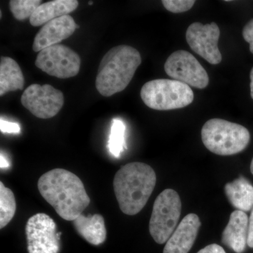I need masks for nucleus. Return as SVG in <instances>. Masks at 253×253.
<instances>
[{
  "mask_svg": "<svg viewBox=\"0 0 253 253\" xmlns=\"http://www.w3.org/2000/svg\"><path fill=\"white\" fill-rule=\"evenodd\" d=\"M194 0H163L162 4L168 11L174 14L185 12L194 6Z\"/></svg>",
  "mask_w": 253,
  "mask_h": 253,
  "instance_id": "obj_22",
  "label": "nucleus"
},
{
  "mask_svg": "<svg viewBox=\"0 0 253 253\" xmlns=\"http://www.w3.org/2000/svg\"><path fill=\"white\" fill-rule=\"evenodd\" d=\"M14 193L0 182V228L3 229L11 221L16 212Z\"/></svg>",
  "mask_w": 253,
  "mask_h": 253,
  "instance_id": "obj_19",
  "label": "nucleus"
},
{
  "mask_svg": "<svg viewBox=\"0 0 253 253\" xmlns=\"http://www.w3.org/2000/svg\"><path fill=\"white\" fill-rule=\"evenodd\" d=\"M78 28H80L79 25H77V26H76V29H78Z\"/></svg>",
  "mask_w": 253,
  "mask_h": 253,
  "instance_id": "obj_31",
  "label": "nucleus"
},
{
  "mask_svg": "<svg viewBox=\"0 0 253 253\" xmlns=\"http://www.w3.org/2000/svg\"><path fill=\"white\" fill-rule=\"evenodd\" d=\"M220 31L217 23L204 25L195 22L190 25L186 33V39L191 49L212 65L220 63L222 56L218 41Z\"/></svg>",
  "mask_w": 253,
  "mask_h": 253,
  "instance_id": "obj_11",
  "label": "nucleus"
},
{
  "mask_svg": "<svg viewBox=\"0 0 253 253\" xmlns=\"http://www.w3.org/2000/svg\"><path fill=\"white\" fill-rule=\"evenodd\" d=\"M81 65L79 55L68 46L60 44L42 50L36 60L37 67L60 79L77 76Z\"/></svg>",
  "mask_w": 253,
  "mask_h": 253,
  "instance_id": "obj_7",
  "label": "nucleus"
},
{
  "mask_svg": "<svg viewBox=\"0 0 253 253\" xmlns=\"http://www.w3.org/2000/svg\"><path fill=\"white\" fill-rule=\"evenodd\" d=\"M88 4H89V5H92L93 4V1H89V2H88Z\"/></svg>",
  "mask_w": 253,
  "mask_h": 253,
  "instance_id": "obj_30",
  "label": "nucleus"
},
{
  "mask_svg": "<svg viewBox=\"0 0 253 253\" xmlns=\"http://www.w3.org/2000/svg\"><path fill=\"white\" fill-rule=\"evenodd\" d=\"M197 253H226V252L220 246L214 244L206 246Z\"/></svg>",
  "mask_w": 253,
  "mask_h": 253,
  "instance_id": "obj_25",
  "label": "nucleus"
},
{
  "mask_svg": "<svg viewBox=\"0 0 253 253\" xmlns=\"http://www.w3.org/2000/svg\"><path fill=\"white\" fill-rule=\"evenodd\" d=\"M224 192L229 203L237 211L249 212L253 208V186L241 176L224 186Z\"/></svg>",
  "mask_w": 253,
  "mask_h": 253,
  "instance_id": "obj_17",
  "label": "nucleus"
},
{
  "mask_svg": "<svg viewBox=\"0 0 253 253\" xmlns=\"http://www.w3.org/2000/svg\"><path fill=\"white\" fill-rule=\"evenodd\" d=\"M40 193L65 220L74 221L90 204L83 181L74 173L56 168L44 173L38 182Z\"/></svg>",
  "mask_w": 253,
  "mask_h": 253,
  "instance_id": "obj_1",
  "label": "nucleus"
},
{
  "mask_svg": "<svg viewBox=\"0 0 253 253\" xmlns=\"http://www.w3.org/2000/svg\"><path fill=\"white\" fill-rule=\"evenodd\" d=\"M76 24L70 15L55 18L42 26L35 38L33 49L36 52L59 42L72 36L76 30Z\"/></svg>",
  "mask_w": 253,
  "mask_h": 253,
  "instance_id": "obj_12",
  "label": "nucleus"
},
{
  "mask_svg": "<svg viewBox=\"0 0 253 253\" xmlns=\"http://www.w3.org/2000/svg\"><path fill=\"white\" fill-rule=\"evenodd\" d=\"M141 63L140 53L135 48L128 45L115 46L104 55L100 63L96 89L106 97L124 90Z\"/></svg>",
  "mask_w": 253,
  "mask_h": 253,
  "instance_id": "obj_3",
  "label": "nucleus"
},
{
  "mask_svg": "<svg viewBox=\"0 0 253 253\" xmlns=\"http://www.w3.org/2000/svg\"><path fill=\"white\" fill-rule=\"evenodd\" d=\"M73 221L76 231L88 243L94 246H99L105 242L106 239V226L102 215L99 214H81Z\"/></svg>",
  "mask_w": 253,
  "mask_h": 253,
  "instance_id": "obj_16",
  "label": "nucleus"
},
{
  "mask_svg": "<svg viewBox=\"0 0 253 253\" xmlns=\"http://www.w3.org/2000/svg\"><path fill=\"white\" fill-rule=\"evenodd\" d=\"M156 184V172L149 165L134 162L123 166L113 179L121 211L127 215L138 214L147 204Z\"/></svg>",
  "mask_w": 253,
  "mask_h": 253,
  "instance_id": "obj_2",
  "label": "nucleus"
},
{
  "mask_svg": "<svg viewBox=\"0 0 253 253\" xmlns=\"http://www.w3.org/2000/svg\"><path fill=\"white\" fill-rule=\"evenodd\" d=\"M78 4L77 0H54L43 3L30 18V23L34 27L45 25L55 18L69 15L77 9Z\"/></svg>",
  "mask_w": 253,
  "mask_h": 253,
  "instance_id": "obj_15",
  "label": "nucleus"
},
{
  "mask_svg": "<svg viewBox=\"0 0 253 253\" xmlns=\"http://www.w3.org/2000/svg\"><path fill=\"white\" fill-rule=\"evenodd\" d=\"M125 133L126 126L124 123L119 119L113 120L109 136V149L114 157L119 158L126 149Z\"/></svg>",
  "mask_w": 253,
  "mask_h": 253,
  "instance_id": "obj_20",
  "label": "nucleus"
},
{
  "mask_svg": "<svg viewBox=\"0 0 253 253\" xmlns=\"http://www.w3.org/2000/svg\"><path fill=\"white\" fill-rule=\"evenodd\" d=\"M201 223L199 216L190 213L184 217L168 239L163 253H188L194 246Z\"/></svg>",
  "mask_w": 253,
  "mask_h": 253,
  "instance_id": "obj_13",
  "label": "nucleus"
},
{
  "mask_svg": "<svg viewBox=\"0 0 253 253\" xmlns=\"http://www.w3.org/2000/svg\"><path fill=\"white\" fill-rule=\"evenodd\" d=\"M249 220L246 212L235 211L231 213L229 223L223 231L221 241L236 253L246 250L249 233Z\"/></svg>",
  "mask_w": 253,
  "mask_h": 253,
  "instance_id": "obj_14",
  "label": "nucleus"
},
{
  "mask_svg": "<svg viewBox=\"0 0 253 253\" xmlns=\"http://www.w3.org/2000/svg\"><path fill=\"white\" fill-rule=\"evenodd\" d=\"M25 78L14 59L1 56L0 62V96L24 88Z\"/></svg>",
  "mask_w": 253,
  "mask_h": 253,
  "instance_id": "obj_18",
  "label": "nucleus"
},
{
  "mask_svg": "<svg viewBox=\"0 0 253 253\" xmlns=\"http://www.w3.org/2000/svg\"><path fill=\"white\" fill-rule=\"evenodd\" d=\"M29 253H59L60 236L55 221L44 213L29 218L26 226Z\"/></svg>",
  "mask_w": 253,
  "mask_h": 253,
  "instance_id": "obj_8",
  "label": "nucleus"
},
{
  "mask_svg": "<svg viewBox=\"0 0 253 253\" xmlns=\"http://www.w3.org/2000/svg\"><path fill=\"white\" fill-rule=\"evenodd\" d=\"M0 130L2 133L8 134H19L21 131V126L17 123L9 122L1 118Z\"/></svg>",
  "mask_w": 253,
  "mask_h": 253,
  "instance_id": "obj_23",
  "label": "nucleus"
},
{
  "mask_svg": "<svg viewBox=\"0 0 253 253\" xmlns=\"http://www.w3.org/2000/svg\"><path fill=\"white\" fill-rule=\"evenodd\" d=\"M251 173L253 174V158L252 161H251Z\"/></svg>",
  "mask_w": 253,
  "mask_h": 253,
  "instance_id": "obj_29",
  "label": "nucleus"
},
{
  "mask_svg": "<svg viewBox=\"0 0 253 253\" xmlns=\"http://www.w3.org/2000/svg\"><path fill=\"white\" fill-rule=\"evenodd\" d=\"M141 98L150 109L169 111L189 106L194 99L190 86L174 80L158 79L145 83Z\"/></svg>",
  "mask_w": 253,
  "mask_h": 253,
  "instance_id": "obj_5",
  "label": "nucleus"
},
{
  "mask_svg": "<svg viewBox=\"0 0 253 253\" xmlns=\"http://www.w3.org/2000/svg\"><path fill=\"white\" fill-rule=\"evenodd\" d=\"M201 138L204 146L213 154L232 156L246 149L251 134L247 128L241 125L213 118L203 126Z\"/></svg>",
  "mask_w": 253,
  "mask_h": 253,
  "instance_id": "obj_4",
  "label": "nucleus"
},
{
  "mask_svg": "<svg viewBox=\"0 0 253 253\" xmlns=\"http://www.w3.org/2000/svg\"><path fill=\"white\" fill-rule=\"evenodd\" d=\"M250 78H251V95L253 99V68L251 69Z\"/></svg>",
  "mask_w": 253,
  "mask_h": 253,
  "instance_id": "obj_28",
  "label": "nucleus"
},
{
  "mask_svg": "<svg viewBox=\"0 0 253 253\" xmlns=\"http://www.w3.org/2000/svg\"><path fill=\"white\" fill-rule=\"evenodd\" d=\"M21 104L37 118L54 117L64 104L62 91L49 84H33L26 88L21 98Z\"/></svg>",
  "mask_w": 253,
  "mask_h": 253,
  "instance_id": "obj_10",
  "label": "nucleus"
},
{
  "mask_svg": "<svg viewBox=\"0 0 253 253\" xmlns=\"http://www.w3.org/2000/svg\"><path fill=\"white\" fill-rule=\"evenodd\" d=\"M247 245L253 249V208L249 220V233H248Z\"/></svg>",
  "mask_w": 253,
  "mask_h": 253,
  "instance_id": "obj_26",
  "label": "nucleus"
},
{
  "mask_svg": "<svg viewBox=\"0 0 253 253\" xmlns=\"http://www.w3.org/2000/svg\"><path fill=\"white\" fill-rule=\"evenodd\" d=\"M243 37L245 41L249 43L250 51L253 54V18L244 26Z\"/></svg>",
  "mask_w": 253,
  "mask_h": 253,
  "instance_id": "obj_24",
  "label": "nucleus"
},
{
  "mask_svg": "<svg viewBox=\"0 0 253 253\" xmlns=\"http://www.w3.org/2000/svg\"><path fill=\"white\" fill-rule=\"evenodd\" d=\"M165 71L172 80L187 85L204 89L209 84V76L194 55L185 50L173 52L165 63Z\"/></svg>",
  "mask_w": 253,
  "mask_h": 253,
  "instance_id": "obj_9",
  "label": "nucleus"
},
{
  "mask_svg": "<svg viewBox=\"0 0 253 253\" xmlns=\"http://www.w3.org/2000/svg\"><path fill=\"white\" fill-rule=\"evenodd\" d=\"M41 3V0H11L9 8L16 20L24 21L31 17Z\"/></svg>",
  "mask_w": 253,
  "mask_h": 253,
  "instance_id": "obj_21",
  "label": "nucleus"
},
{
  "mask_svg": "<svg viewBox=\"0 0 253 253\" xmlns=\"http://www.w3.org/2000/svg\"><path fill=\"white\" fill-rule=\"evenodd\" d=\"M181 212L179 194L171 189L158 195L149 221L150 234L158 244L167 242L176 229Z\"/></svg>",
  "mask_w": 253,
  "mask_h": 253,
  "instance_id": "obj_6",
  "label": "nucleus"
},
{
  "mask_svg": "<svg viewBox=\"0 0 253 253\" xmlns=\"http://www.w3.org/2000/svg\"><path fill=\"white\" fill-rule=\"evenodd\" d=\"M0 166H1V169H6V168H9V163L8 162V160L2 153H1V156H0Z\"/></svg>",
  "mask_w": 253,
  "mask_h": 253,
  "instance_id": "obj_27",
  "label": "nucleus"
}]
</instances>
